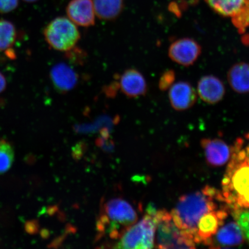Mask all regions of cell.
<instances>
[{
	"mask_svg": "<svg viewBox=\"0 0 249 249\" xmlns=\"http://www.w3.org/2000/svg\"><path fill=\"white\" fill-rule=\"evenodd\" d=\"M221 192L232 210L249 209V133L236 140Z\"/></svg>",
	"mask_w": 249,
	"mask_h": 249,
	"instance_id": "1",
	"label": "cell"
},
{
	"mask_svg": "<svg viewBox=\"0 0 249 249\" xmlns=\"http://www.w3.org/2000/svg\"><path fill=\"white\" fill-rule=\"evenodd\" d=\"M219 201L225 202L222 192L206 186L201 191L181 196L171 211V216L176 226L196 242L199 220L205 214L217 209Z\"/></svg>",
	"mask_w": 249,
	"mask_h": 249,
	"instance_id": "2",
	"label": "cell"
},
{
	"mask_svg": "<svg viewBox=\"0 0 249 249\" xmlns=\"http://www.w3.org/2000/svg\"><path fill=\"white\" fill-rule=\"evenodd\" d=\"M138 219V213L129 202L120 198L110 199L102 205L96 226L98 236L107 235L118 239Z\"/></svg>",
	"mask_w": 249,
	"mask_h": 249,
	"instance_id": "3",
	"label": "cell"
},
{
	"mask_svg": "<svg viewBox=\"0 0 249 249\" xmlns=\"http://www.w3.org/2000/svg\"><path fill=\"white\" fill-rule=\"evenodd\" d=\"M157 209L149 205L142 220L124 230L115 248L147 249L154 248L156 232L155 213Z\"/></svg>",
	"mask_w": 249,
	"mask_h": 249,
	"instance_id": "4",
	"label": "cell"
},
{
	"mask_svg": "<svg viewBox=\"0 0 249 249\" xmlns=\"http://www.w3.org/2000/svg\"><path fill=\"white\" fill-rule=\"evenodd\" d=\"M159 249H194L196 243L188 233L182 231L174 222L171 213L165 210H157L155 213Z\"/></svg>",
	"mask_w": 249,
	"mask_h": 249,
	"instance_id": "5",
	"label": "cell"
},
{
	"mask_svg": "<svg viewBox=\"0 0 249 249\" xmlns=\"http://www.w3.org/2000/svg\"><path fill=\"white\" fill-rule=\"evenodd\" d=\"M48 44L55 51L67 52L74 48L81 36L76 25L69 18H56L43 31Z\"/></svg>",
	"mask_w": 249,
	"mask_h": 249,
	"instance_id": "6",
	"label": "cell"
},
{
	"mask_svg": "<svg viewBox=\"0 0 249 249\" xmlns=\"http://www.w3.org/2000/svg\"><path fill=\"white\" fill-rule=\"evenodd\" d=\"M201 46L191 38H182L171 43L168 51L171 60L182 66L188 67L194 65L200 57Z\"/></svg>",
	"mask_w": 249,
	"mask_h": 249,
	"instance_id": "7",
	"label": "cell"
},
{
	"mask_svg": "<svg viewBox=\"0 0 249 249\" xmlns=\"http://www.w3.org/2000/svg\"><path fill=\"white\" fill-rule=\"evenodd\" d=\"M224 224L215 234L204 243L205 245L210 248L221 249L239 247L244 244V233L237 222L230 221L226 225Z\"/></svg>",
	"mask_w": 249,
	"mask_h": 249,
	"instance_id": "8",
	"label": "cell"
},
{
	"mask_svg": "<svg viewBox=\"0 0 249 249\" xmlns=\"http://www.w3.org/2000/svg\"><path fill=\"white\" fill-rule=\"evenodd\" d=\"M229 205L222 206L202 216L197 225L196 233V244H204L212 236L215 234L218 229L225 223L229 216Z\"/></svg>",
	"mask_w": 249,
	"mask_h": 249,
	"instance_id": "9",
	"label": "cell"
},
{
	"mask_svg": "<svg viewBox=\"0 0 249 249\" xmlns=\"http://www.w3.org/2000/svg\"><path fill=\"white\" fill-rule=\"evenodd\" d=\"M169 90L171 106L176 111L188 110L197 102V92L191 84L186 81L174 83Z\"/></svg>",
	"mask_w": 249,
	"mask_h": 249,
	"instance_id": "10",
	"label": "cell"
},
{
	"mask_svg": "<svg viewBox=\"0 0 249 249\" xmlns=\"http://www.w3.org/2000/svg\"><path fill=\"white\" fill-rule=\"evenodd\" d=\"M201 144L207 162L213 167L224 166L231 157L232 148L223 140L203 139Z\"/></svg>",
	"mask_w": 249,
	"mask_h": 249,
	"instance_id": "11",
	"label": "cell"
},
{
	"mask_svg": "<svg viewBox=\"0 0 249 249\" xmlns=\"http://www.w3.org/2000/svg\"><path fill=\"white\" fill-rule=\"evenodd\" d=\"M68 18L80 27H89L95 23V12L92 0H71L67 5Z\"/></svg>",
	"mask_w": 249,
	"mask_h": 249,
	"instance_id": "12",
	"label": "cell"
},
{
	"mask_svg": "<svg viewBox=\"0 0 249 249\" xmlns=\"http://www.w3.org/2000/svg\"><path fill=\"white\" fill-rule=\"evenodd\" d=\"M121 91L129 98H136L146 95L148 91L147 82L138 70L129 69L124 71L120 77Z\"/></svg>",
	"mask_w": 249,
	"mask_h": 249,
	"instance_id": "13",
	"label": "cell"
},
{
	"mask_svg": "<svg viewBox=\"0 0 249 249\" xmlns=\"http://www.w3.org/2000/svg\"><path fill=\"white\" fill-rule=\"evenodd\" d=\"M197 93L202 101L214 105L225 97L226 89L219 78L213 75H205L198 81Z\"/></svg>",
	"mask_w": 249,
	"mask_h": 249,
	"instance_id": "14",
	"label": "cell"
},
{
	"mask_svg": "<svg viewBox=\"0 0 249 249\" xmlns=\"http://www.w3.org/2000/svg\"><path fill=\"white\" fill-rule=\"evenodd\" d=\"M50 77L56 91L62 93L71 91L79 81V76L75 71L63 62L52 67Z\"/></svg>",
	"mask_w": 249,
	"mask_h": 249,
	"instance_id": "15",
	"label": "cell"
},
{
	"mask_svg": "<svg viewBox=\"0 0 249 249\" xmlns=\"http://www.w3.org/2000/svg\"><path fill=\"white\" fill-rule=\"evenodd\" d=\"M227 80L230 87L236 93L249 92V64L245 62L236 63L227 73Z\"/></svg>",
	"mask_w": 249,
	"mask_h": 249,
	"instance_id": "16",
	"label": "cell"
},
{
	"mask_svg": "<svg viewBox=\"0 0 249 249\" xmlns=\"http://www.w3.org/2000/svg\"><path fill=\"white\" fill-rule=\"evenodd\" d=\"M213 10L222 17L233 18L249 8V0H205Z\"/></svg>",
	"mask_w": 249,
	"mask_h": 249,
	"instance_id": "17",
	"label": "cell"
},
{
	"mask_svg": "<svg viewBox=\"0 0 249 249\" xmlns=\"http://www.w3.org/2000/svg\"><path fill=\"white\" fill-rule=\"evenodd\" d=\"M95 15L99 19L116 20L122 13L124 0H92Z\"/></svg>",
	"mask_w": 249,
	"mask_h": 249,
	"instance_id": "18",
	"label": "cell"
},
{
	"mask_svg": "<svg viewBox=\"0 0 249 249\" xmlns=\"http://www.w3.org/2000/svg\"><path fill=\"white\" fill-rule=\"evenodd\" d=\"M17 38L18 31L15 25L8 20L0 19V52L14 59L16 54L12 48Z\"/></svg>",
	"mask_w": 249,
	"mask_h": 249,
	"instance_id": "19",
	"label": "cell"
},
{
	"mask_svg": "<svg viewBox=\"0 0 249 249\" xmlns=\"http://www.w3.org/2000/svg\"><path fill=\"white\" fill-rule=\"evenodd\" d=\"M14 159V152L11 145L4 140H0V174L10 169Z\"/></svg>",
	"mask_w": 249,
	"mask_h": 249,
	"instance_id": "20",
	"label": "cell"
},
{
	"mask_svg": "<svg viewBox=\"0 0 249 249\" xmlns=\"http://www.w3.org/2000/svg\"><path fill=\"white\" fill-rule=\"evenodd\" d=\"M232 210V216L240 227L245 239L249 243V209Z\"/></svg>",
	"mask_w": 249,
	"mask_h": 249,
	"instance_id": "21",
	"label": "cell"
},
{
	"mask_svg": "<svg viewBox=\"0 0 249 249\" xmlns=\"http://www.w3.org/2000/svg\"><path fill=\"white\" fill-rule=\"evenodd\" d=\"M232 18V22L239 32L243 33L249 27V8Z\"/></svg>",
	"mask_w": 249,
	"mask_h": 249,
	"instance_id": "22",
	"label": "cell"
},
{
	"mask_svg": "<svg viewBox=\"0 0 249 249\" xmlns=\"http://www.w3.org/2000/svg\"><path fill=\"white\" fill-rule=\"evenodd\" d=\"M176 80V73L173 70L165 71L161 76L159 82V87L161 91H164L169 89L173 85Z\"/></svg>",
	"mask_w": 249,
	"mask_h": 249,
	"instance_id": "23",
	"label": "cell"
},
{
	"mask_svg": "<svg viewBox=\"0 0 249 249\" xmlns=\"http://www.w3.org/2000/svg\"><path fill=\"white\" fill-rule=\"evenodd\" d=\"M18 5V0H0V12L3 14L8 13Z\"/></svg>",
	"mask_w": 249,
	"mask_h": 249,
	"instance_id": "24",
	"label": "cell"
},
{
	"mask_svg": "<svg viewBox=\"0 0 249 249\" xmlns=\"http://www.w3.org/2000/svg\"><path fill=\"white\" fill-rule=\"evenodd\" d=\"M7 79H6L4 74L0 71V93L5 91V89L7 88Z\"/></svg>",
	"mask_w": 249,
	"mask_h": 249,
	"instance_id": "25",
	"label": "cell"
},
{
	"mask_svg": "<svg viewBox=\"0 0 249 249\" xmlns=\"http://www.w3.org/2000/svg\"><path fill=\"white\" fill-rule=\"evenodd\" d=\"M35 225L33 222H28L26 225V230L29 233H34V231H35Z\"/></svg>",
	"mask_w": 249,
	"mask_h": 249,
	"instance_id": "26",
	"label": "cell"
},
{
	"mask_svg": "<svg viewBox=\"0 0 249 249\" xmlns=\"http://www.w3.org/2000/svg\"><path fill=\"white\" fill-rule=\"evenodd\" d=\"M25 1L29 2H33L36 1L37 0H24Z\"/></svg>",
	"mask_w": 249,
	"mask_h": 249,
	"instance_id": "27",
	"label": "cell"
}]
</instances>
